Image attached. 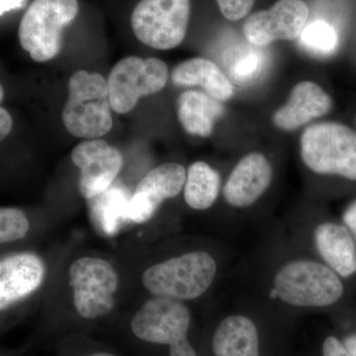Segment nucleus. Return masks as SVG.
Listing matches in <instances>:
<instances>
[{
  "mask_svg": "<svg viewBox=\"0 0 356 356\" xmlns=\"http://www.w3.org/2000/svg\"><path fill=\"white\" fill-rule=\"evenodd\" d=\"M323 356H353L337 337H327L323 343Z\"/></svg>",
  "mask_w": 356,
  "mask_h": 356,
  "instance_id": "a878e982",
  "label": "nucleus"
},
{
  "mask_svg": "<svg viewBox=\"0 0 356 356\" xmlns=\"http://www.w3.org/2000/svg\"><path fill=\"white\" fill-rule=\"evenodd\" d=\"M343 343V346H346V350L350 351L351 355L356 356V334L346 337Z\"/></svg>",
  "mask_w": 356,
  "mask_h": 356,
  "instance_id": "7c9ffc66",
  "label": "nucleus"
},
{
  "mask_svg": "<svg viewBox=\"0 0 356 356\" xmlns=\"http://www.w3.org/2000/svg\"><path fill=\"white\" fill-rule=\"evenodd\" d=\"M301 156L312 172L356 180V132L343 124L323 122L306 128Z\"/></svg>",
  "mask_w": 356,
  "mask_h": 356,
  "instance_id": "39448f33",
  "label": "nucleus"
},
{
  "mask_svg": "<svg viewBox=\"0 0 356 356\" xmlns=\"http://www.w3.org/2000/svg\"><path fill=\"white\" fill-rule=\"evenodd\" d=\"M29 229V220L22 210L0 207V245L22 240Z\"/></svg>",
  "mask_w": 356,
  "mask_h": 356,
  "instance_id": "5701e85b",
  "label": "nucleus"
},
{
  "mask_svg": "<svg viewBox=\"0 0 356 356\" xmlns=\"http://www.w3.org/2000/svg\"><path fill=\"white\" fill-rule=\"evenodd\" d=\"M255 0H217L222 15L229 21L243 19L252 10Z\"/></svg>",
  "mask_w": 356,
  "mask_h": 356,
  "instance_id": "393cba45",
  "label": "nucleus"
},
{
  "mask_svg": "<svg viewBox=\"0 0 356 356\" xmlns=\"http://www.w3.org/2000/svg\"><path fill=\"white\" fill-rule=\"evenodd\" d=\"M212 350L215 356H261L257 325L245 316L225 318L213 334Z\"/></svg>",
  "mask_w": 356,
  "mask_h": 356,
  "instance_id": "f3484780",
  "label": "nucleus"
},
{
  "mask_svg": "<svg viewBox=\"0 0 356 356\" xmlns=\"http://www.w3.org/2000/svg\"><path fill=\"white\" fill-rule=\"evenodd\" d=\"M46 271L43 259L33 252L0 259V312L37 291L44 282Z\"/></svg>",
  "mask_w": 356,
  "mask_h": 356,
  "instance_id": "ddd939ff",
  "label": "nucleus"
},
{
  "mask_svg": "<svg viewBox=\"0 0 356 356\" xmlns=\"http://www.w3.org/2000/svg\"><path fill=\"white\" fill-rule=\"evenodd\" d=\"M221 178L214 168L204 161L189 166L184 184L185 202L194 210H207L217 200Z\"/></svg>",
  "mask_w": 356,
  "mask_h": 356,
  "instance_id": "aec40b11",
  "label": "nucleus"
},
{
  "mask_svg": "<svg viewBox=\"0 0 356 356\" xmlns=\"http://www.w3.org/2000/svg\"><path fill=\"white\" fill-rule=\"evenodd\" d=\"M191 0H140L131 25L139 41L156 50L182 43L191 19Z\"/></svg>",
  "mask_w": 356,
  "mask_h": 356,
  "instance_id": "6e6552de",
  "label": "nucleus"
},
{
  "mask_svg": "<svg viewBox=\"0 0 356 356\" xmlns=\"http://www.w3.org/2000/svg\"><path fill=\"white\" fill-rule=\"evenodd\" d=\"M69 282L72 305L81 320L96 322L114 310L120 280L109 261L95 257H79L70 264Z\"/></svg>",
  "mask_w": 356,
  "mask_h": 356,
  "instance_id": "20e7f679",
  "label": "nucleus"
},
{
  "mask_svg": "<svg viewBox=\"0 0 356 356\" xmlns=\"http://www.w3.org/2000/svg\"><path fill=\"white\" fill-rule=\"evenodd\" d=\"M72 161L81 170L79 192L88 200L113 184L124 163L120 151L100 139L86 140L77 145L72 151Z\"/></svg>",
  "mask_w": 356,
  "mask_h": 356,
  "instance_id": "9b49d317",
  "label": "nucleus"
},
{
  "mask_svg": "<svg viewBox=\"0 0 356 356\" xmlns=\"http://www.w3.org/2000/svg\"><path fill=\"white\" fill-rule=\"evenodd\" d=\"M344 222L350 229L353 235L356 236V201L351 204L343 215Z\"/></svg>",
  "mask_w": 356,
  "mask_h": 356,
  "instance_id": "c85d7f7f",
  "label": "nucleus"
},
{
  "mask_svg": "<svg viewBox=\"0 0 356 356\" xmlns=\"http://www.w3.org/2000/svg\"><path fill=\"white\" fill-rule=\"evenodd\" d=\"M24 2L25 0H0V15L13 9L20 8Z\"/></svg>",
  "mask_w": 356,
  "mask_h": 356,
  "instance_id": "c756f323",
  "label": "nucleus"
},
{
  "mask_svg": "<svg viewBox=\"0 0 356 356\" xmlns=\"http://www.w3.org/2000/svg\"><path fill=\"white\" fill-rule=\"evenodd\" d=\"M316 247L334 273L350 277L356 271V245L346 227L334 222L318 225L314 234Z\"/></svg>",
  "mask_w": 356,
  "mask_h": 356,
  "instance_id": "dca6fc26",
  "label": "nucleus"
},
{
  "mask_svg": "<svg viewBox=\"0 0 356 356\" xmlns=\"http://www.w3.org/2000/svg\"><path fill=\"white\" fill-rule=\"evenodd\" d=\"M222 111L219 100L200 91H184L177 99L178 119L184 130L191 135L209 137Z\"/></svg>",
  "mask_w": 356,
  "mask_h": 356,
  "instance_id": "6ab92c4d",
  "label": "nucleus"
},
{
  "mask_svg": "<svg viewBox=\"0 0 356 356\" xmlns=\"http://www.w3.org/2000/svg\"><path fill=\"white\" fill-rule=\"evenodd\" d=\"M273 289L283 303L302 308L331 306L343 294L337 274L314 261H295L281 267L274 277Z\"/></svg>",
  "mask_w": 356,
  "mask_h": 356,
  "instance_id": "423d86ee",
  "label": "nucleus"
},
{
  "mask_svg": "<svg viewBox=\"0 0 356 356\" xmlns=\"http://www.w3.org/2000/svg\"><path fill=\"white\" fill-rule=\"evenodd\" d=\"M355 122H356V116H355Z\"/></svg>",
  "mask_w": 356,
  "mask_h": 356,
  "instance_id": "473e14b6",
  "label": "nucleus"
},
{
  "mask_svg": "<svg viewBox=\"0 0 356 356\" xmlns=\"http://www.w3.org/2000/svg\"><path fill=\"white\" fill-rule=\"evenodd\" d=\"M331 96L312 81L295 86L289 99L273 115V123L283 131L296 130L318 117L331 111Z\"/></svg>",
  "mask_w": 356,
  "mask_h": 356,
  "instance_id": "2eb2a0df",
  "label": "nucleus"
},
{
  "mask_svg": "<svg viewBox=\"0 0 356 356\" xmlns=\"http://www.w3.org/2000/svg\"><path fill=\"white\" fill-rule=\"evenodd\" d=\"M309 9L303 0H280L268 10L259 11L243 23V34L252 46L298 38L308 22Z\"/></svg>",
  "mask_w": 356,
  "mask_h": 356,
  "instance_id": "9d476101",
  "label": "nucleus"
},
{
  "mask_svg": "<svg viewBox=\"0 0 356 356\" xmlns=\"http://www.w3.org/2000/svg\"><path fill=\"white\" fill-rule=\"evenodd\" d=\"M299 37L302 47L315 55H327L337 47L336 32L323 21H315L306 25Z\"/></svg>",
  "mask_w": 356,
  "mask_h": 356,
  "instance_id": "4be33fe9",
  "label": "nucleus"
},
{
  "mask_svg": "<svg viewBox=\"0 0 356 356\" xmlns=\"http://www.w3.org/2000/svg\"><path fill=\"white\" fill-rule=\"evenodd\" d=\"M77 0H34L19 25L21 47L35 62L51 60L62 47V33L79 13Z\"/></svg>",
  "mask_w": 356,
  "mask_h": 356,
  "instance_id": "0eeeda50",
  "label": "nucleus"
},
{
  "mask_svg": "<svg viewBox=\"0 0 356 356\" xmlns=\"http://www.w3.org/2000/svg\"><path fill=\"white\" fill-rule=\"evenodd\" d=\"M168 76V67L159 58H124L114 65L107 81L110 106L116 113H129L140 98L165 88Z\"/></svg>",
  "mask_w": 356,
  "mask_h": 356,
  "instance_id": "1a4fd4ad",
  "label": "nucleus"
},
{
  "mask_svg": "<svg viewBox=\"0 0 356 356\" xmlns=\"http://www.w3.org/2000/svg\"><path fill=\"white\" fill-rule=\"evenodd\" d=\"M186 170L177 163L156 166L140 180L129 200L126 220L144 224L156 215L159 206L175 197L184 187Z\"/></svg>",
  "mask_w": 356,
  "mask_h": 356,
  "instance_id": "f8f14e48",
  "label": "nucleus"
},
{
  "mask_svg": "<svg viewBox=\"0 0 356 356\" xmlns=\"http://www.w3.org/2000/svg\"><path fill=\"white\" fill-rule=\"evenodd\" d=\"M262 54L259 51H250L236 58L229 69L232 79L241 84H245L252 81L262 67Z\"/></svg>",
  "mask_w": 356,
  "mask_h": 356,
  "instance_id": "b1692460",
  "label": "nucleus"
},
{
  "mask_svg": "<svg viewBox=\"0 0 356 356\" xmlns=\"http://www.w3.org/2000/svg\"><path fill=\"white\" fill-rule=\"evenodd\" d=\"M13 127V119L7 110L0 107V143L2 142Z\"/></svg>",
  "mask_w": 356,
  "mask_h": 356,
  "instance_id": "cd10ccee",
  "label": "nucleus"
},
{
  "mask_svg": "<svg viewBox=\"0 0 356 356\" xmlns=\"http://www.w3.org/2000/svg\"><path fill=\"white\" fill-rule=\"evenodd\" d=\"M273 173L270 163L264 154H247L229 175L224 187L225 199L236 208L252 205L268 188Z\"/></svg>",
  "mask_w": 356,
  "mask_h": 356,
  "instance_id": "4468645a",
  "label": "nucleus"
},
{
  "mask_svg": "<svg viewBox=\"0 0 356 356\" xmlns=\"http://www.w3.org/2000/svg\"><path fill=\"white\" fill-rule=\"evenodd\" d=\"M107 81L99 74L79 70L70 76L69 98L63 122L69 133L81 139H98L113 125Z\"/></svg>",
  "mask_w": 356,
  "mask_h": 356,
  "instance_id": "7ed1b4c3",
  "label": "nucleus"
},
{
  "mask_svg": "<svg viewBox=\"0 0 356 356\" xmlns=\"http://www.w3.org/2000/svg\"><path fill=\"white\" fill-rule=\"evenodd\" d=\"M131 196L126 189L110 186L96 197L90 199L93 210L102 221H115L123 218L126 220V211Z\"/></svg>",
  "mask_w": 356,
  "mask_h": 356,
  "instance_id": "412c9836",
  "label": "nucleus"
},
{
  "mask_svg": "<svg viewBox=\"0 0 356 356\" xmlns=\"http://www.w3.org/2000/svg\"><path fill=\"white\" fill-rule=\"evenodd\" d=\"M191 321L184 302L154 296L134 313L128 329L134 341L166 348L168 356H198L189 339Z\"/></svg>",
  "mask_w": 356,
  "mask_h": 356,
  "instance_id": "f257e3e1",
  "label": "nucleus"
},
{
  "mask_svg": "<svg viewBox=\"0 0 356 356\" xmlns=\"http://www.w3.org/2000/svg\"><path fill=\"white\" fill-rule=\"evenodd\" d=\"M4 96V89L2 88L1 84H0V102H2V99H3Z\"/></svg>",
  "mask_w": 356,
  "mask_h": 356,
  "instance_id": "2f4dec72",
  "label": "nucleus"
},
{
  "mask_svg": "<svg viewBox=\"0 0 356 356\" xmlns=\"http://www.w3.org/2000/svg\"><path fill=\"white\" fill-rule=\"evenodd\" d=\"M172 81L179 86H201L208 95L219 102L228 100L234 95L228 77L207 58H191L177 65L172 70Z\"/></svg>",
  "mask_w": 356,
  "mask_h": 356,
  "instance_id": "a211bd4d",
  "label": "nucleus"
},
{
  "mask_svg": "<svg viewBox=\"0 0 356 356\" xmlns=\"http://www.w3.org/2000/svg\"><path fill=\"white\" fill-rule=\"evenodd\" d=\"M216 273V261L208 252H191L147 267L142 282L153 296L184 302L202 296Z\"/></svg>",
  "mask_w": 356,
  "mask_h": 356,
  "instance_id": "f03ea898",
  "label": "nucleus"
},
{
  "mask_svg": "<svg viewBox=\"0 0 356 356\" xmlns=\"http://www.w3.org/2000/svg\"><path fill=\"white\" fill-rule=\"evenodd\" d=\"M84 350L81 351H70L69 348H65L64 355L63 356H121L107 350L103 348H96L93 346L90 348H83Z\"/></svg>",
  "mask_w": 356,
  "mask_h": 356,
  "instance_id": "bb28decb",
  "label": "nucleus"
}]
</instances>
